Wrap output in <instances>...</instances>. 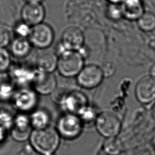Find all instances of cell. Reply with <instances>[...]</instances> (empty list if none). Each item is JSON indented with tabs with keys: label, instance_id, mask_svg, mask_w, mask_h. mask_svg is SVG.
I'll use <instances>...</instances> for the list:
<instances>
[{
	"label": "cell",
	"instance_id": "5b68a950",
	"mask_svg": "<svg viewBox=\"0 0 155 155\" xmlns=\"http://www.w3.org/2000/svg\"><path fill=\"white\" fill-rule=\"evenodd\" d=\"M84 45L85 36L83 32L79 28L69 27L63 32L61 40L54 51L59 56L67 51H78Z\"/></svg>",
	"mask_w": 155,
	"mask_h": 155
},
{
	"label": "cell",
	"instance_id": "cb8c5ba5",
	"mask_svg": "<svg viewBox=\"0 0 155 155\" xmlns=\"http://www.w3.org/2000/svg\"><path fill=\"white\" fill-rule=\"evenodd\" d=\"M14 116L9 112L4 109H0V126L8 130L12 127Z\"/></svg>",
	"mask_w": 155,
	"mask_h": 155
},
{
	"label": "cell",
	"instance_id": "603a6c76",
	"mask_svg": "<svg viewBox=\"0 0 155 155\" xmlns=\"http://www.w3.org/2000/svg\"><path fill=\"white\" fill-rule=\"evenodd\" d=\"M104 150L110 155H117L121 151V146L115 137L109 138L104 144Z\"/></svg>",
	"mask_w": 155,
	"mask_h": 155
},
{
	"label": "cell",
	"instance_id": "30bf717a",
	"mask_svg": "<svg viewBox=\"0 0 155 155\" xmlns=\"http://www.w3.org/2000/svg\"><path fill=\"white\" fill-rule=\"evenodd\" d=\"M32 88L41 95H49L58 86L56 76L54 73H46L35 69Z\"/></svg>",
	"mask_w": 155,
	"mask_h": 155
},
{
	"label": "cell",
	"instance_id": "2e32d148",
	"mask_svg": "<svg viewBox=\"0 0 155 155\" xmlns=\"http://www.w3.org/2000/svg\"><path fill=\"white\" fill-rule=\"evenodd\" d=\"M35 70L24 67H15L11 72V78L14 83L23 87L31 84L34 80Z\"/></svg>",
	"mask_w": 155,
	"mask_h": 155
},
{
	"label": "cell",
	"instance_id": "f1b7e54d",
	"mask_svg": "<svg viewBox=\"0 0 155 155\" xmlns=\"http://www.w3.org/2000/svg\"><path fill=\"white\" fill-rule=\"evenodd\" d=\"M15 155H36V150L30 144L23 145Z\"/></svg>",
	"mask_w": 155,
	"mask_h": 155
},
{
	"label": "cell",
	"instance_id": "1f68e13d",
	"mask_svg": "<svg viewBox=\"0 0 155 155\" xmlns=\"http://www.w3.org/2000/svg\"><path fill=\"white\" fill-rule=\"evenodd\" d=\"M27 3H41L42 0H26Z\"/></svg>",
	"mask_w": 155,
	"mask_h": 155
},
{
	"label": "cell",
	"instance_id": "ba28073f",
	"mask_svg": "<svg viewBox=\"0 0 155 155\" xmlns=\"http://www.w3.org/2000/svg\"><path fill=\"white\" fill-rule=\"evenodd\" d=\"M54 38L52 28L48 24L41 22L32 27L28 39L32 47L44 50L52 45Z\"/></svg>",
	"mask_w": 155,
	"mask_h": 155
},
{
	"label": "cell",
	"instance_id": "5bb4252c",
	"mask_svg": "<svg viewBox=\"0 0 155 155\" xmlns=\"http://www.w3.org/2000/svg\"><path fill=\"white\" fill-rule=\"evenodd\" d=\"M36 58V69L46 73H54L57 69L58 56L54 51L42 50Z\"/></svg>",
	"mask_w": 155,
	"mask_h": 155
},
{
	"label": "cell",
	"instance_id": "ac0fdd59",
	"mask_svg": "<svg viewBox=\"0 0 155 155\" xmlns=\"http://www.w3.org/2000/svg\"><path fill=\"white\" fill-rule=\"evenodd\" d=\"M120 6L122 15L127 19L138 20L143 15L140 0H124Z\"/></svg>",
	"mask_w": 155,
	"mask_h": 155
},
{
	"label": "cell",
	"instance_id": "83f0119b",
	"mask_svg": "<svg viewBox=\"0 0 155 155\" xmlns=\"http://www.w3.org/2000/svg\"><path fill=\"white\" fill-rule=\"evenodd\" d=\"M101 67L105 78L111 76L115 72V66L113 63L110 61H107Z\"/></svg>",
	"mask_w": 155,
	"mask_h": 155
},
{
	"label": "cell",
	"instance_id": "6da1fadb",
	"mask_svg": "<svg viewBox=\"0 0 155 155\" xmlns=\"http://www.w3.org/2000/svg\"><path fill=\"white\" fill-rule=\"evenodd\" d=\"M61 137L56 128L49 126L41 129L33 130L29 140L36 151L43 155H51L58 147Z\"/></svg>",
	"mask_w": 155,
	"mask_h": 155
},
{
	"label": "cell",
	"instance_id": "484cf974",
	"mask_svg": "<svg viewBox=\"0 0 155 155\" xmlns=\"http://www.w3.org/2000/svg\"><path fill=\"white\" fill-rule=\"evenodd\" d=\"M10 32L5 28L0 27V47H6L10 43Z\"/></svg>",
	"mask_w": 155,
	"mask_h": 155
},
{
	"label": "cell",
	"instance_id": "277c9868",
	"mask_svg": "<svg viewBox=\"0 0 155 155\" xmlns=\"http://www.w3.org/2000/svg\"><path fill=\"white\" fill-rule=\"evenodd\" d=\"M94 126L101 136L109 138L115 137L121 128V120L117 113L112 111L100 112Z\"/></svg>",
	"mask_w": 155,
	"mask_h": 155
},
{
	"label": "cell",
	"instance_id": "f546056e",
	"mask_svg": "<svg viewBox=\"0 0 155 155\" xmlns=\"http://www.w3.org/2000/svg\"><path fill=\"white\" fill-rule=\"evenodd\" d=\"M8 130L6 129L5 128L3 127L2 126H0V143H2L4 141L8 134Z\"/></svg>",
	"mask_w": 155,
	"mask_h": 155
},
{
	"label": "cell",
	"instance_id": "44dd1931",
	"mask_svg": "<svg viewBox=\"0 0 155 155\" xmlns=\"http://www.w3.org/2000/svg\"><path fill=\"white\" fill-rule=\"evenodd\" d=\"M10 54L5 47H0V74L4 73L10 68Z\"/></svg>",
	"mask_w": 155,
	"mask_h": 155
},
{
	"label": "cell",
	"instance_id": "8992f818",
	"mask_svg": "<svg viewBox=\"0 0 155 155\" xmlns=\"http://www.w3.org/2000/svg\"><path fill=\"white\" fill-rule=\"evenodd\" d=\"M75 78L81 88L92 90L100 86L105 77L101 66L91 64L84 65Z\"/></svg>",
	"mask_w": 155,
	"mask_h": 155
},
{
	"label": "cell",
	"instance_id": "d6986e66",
	"mask_svg": "<svg viewBox=\"0 0 155 155\" xmlns=\"http://www.w3.org/2000/svg\"><path fill=\"white\" fill-rule=\"evenodd\" d=\"M100 112L95 107L88 104L78 113L84 127H90L94 125Z\"/></svg>",
	"mask_w": 155,
	"mask_h": 155
},
{
	"label": "cell",
	"instance_id": "7c38bea8",
	"mask_svg": "<svg viewBox=\"0 0 155 155\" xmlns=\"http://www.w3.org/2000/svg\"><path fill=\"white\" fill-rule=\"evenodd\" d=\"M134 94L137 101L142 104H149L155 100V80L150 76H143L137 83Z\"/></svg>",
	"mask_w": 155,
	"mask_h": 155
},
{
	"label": "cell",
	"instance_id": "8fae6325",
	"mask_svg": "<svg viewBox=\"0 0 155 155\" xmlns=\"http://www.w3.org/2000/svg\"><path fill=\"white\" fill-rule=\"evenodd\" d=\"M11 136L17 142H24L29 139L33 129L30 121L29 115L27 113L19 112L14 116Z\"/></svg>",
	"mask_w": 155,
	"mask_h": 155
},
{
	"label": "cell",
	"instance_id": "4316f807",
	"mask_svg": "<svg viewBox=\"0 0 155 155\" xmlns=\"http://www.w3.org/2000/svg\"><path fill=\"white\" fill-rule=\"evenodd\" d=\"M109 13L110 16L112 19H119L122 16L121 6L115 3H112L110 6Z\"/></svg>",
	"mask_w": 155,
	"mask_h": 155
},
{
	"label": "cell",
	"instance_id": "836d02e7",
	"mask_svg": "<svg viewBox=\"0 0 155 155\" xmlns=\"http://www.w3.org/2000/svg\"><path fill=\"white\" fill-rule=\"evenodd\" d=\"M56 155V154H54V153H52V154H51V155Z\"/></svg>",
	"mask_w": 155,
	"mask_h": 155
},
{
	"label": "cell",
	"instance_id": "ffe728a7",
	"mask_svg": "<svg viewBox=\"0 0 155 155\" xmlns=\"http://www.w3.org/2000/svg\"><path fill=\"white\" fill-rule=\"evenodd\" d=\"M138 25L143 31H151L155 29V17L150 13L143 14L138 19Z\"/></svg>",
	"mask_w": 155,
	"mask_h": 155
},
{
	"label": "cell",
	"instance_id": "7402d4cb",
	"mask_svg": "<svg viewBox=\"0 0 155 155\" xmlns=\"http://www.w3.org/2000/svg\"><path fill=\"white\" fill-rule=\"evenodd\" d=\"M15 91V86L10 82L0 83V100L7 101L11 100Z\"/></svg>",
	"mask_w": 155,
	"mask_h": 155
},
{
	"label": "cell",
	"instance_id": "d4e9b609",
	"mask_svg": "<svg viewBox=\"0 0 155 155\" xmlns=\"http://www.w3.org/2000/svg\"><path fill=\"white\" fill-rule=\"evenodd\" d=\"M31 26L24 22L23 21L18 23L15 28V34L18 37L28 38L31 29Z\"/></svg>",
	"mask_w": 155,
	"mask_h": 155
},
{
	"label": "cell",
	"instance_id": "3957f363",
	"mask_svg": "<svg viewBox=\"0 0 155 155\" xmlns=\"http://www.w3.org/2000/svg\"><path fill=\"white\" fill-rule=\"evenodd\" d=\"M84 128L78 114L63 113L57 121L56 129L61 137L72 140L80 136Z\"/></svg>",
	"mask_w": 155,
	"mask_h": 155
},
{
	"label": "cell",
	"instance_id": "4dcf8cb0",
	"mask_svg": "<svg viewBox=\"0 0 155 155\" xmlns=\"http://www.w3.org/2000/svg\"><path fill=\"white\" fill-rule=\"evenodd\" d=\"M149 75L155 80V63H153L150 68Z\"/></svg>",
	"mask_w": 155,
	"mask_h": 155
},
{
	"label": "cell",
	"instance_id": "9c48e42d",
	"mask_svg": "<svg viewBox=\"0 0 155 155\" xmlns=\"http://www.w3.org/2000/svg\"><path fill=\"white\" fill-rule=\"evenodd\" d=\"M88 104L87 97L83 92L78 90H69L58 105L64 113L78 114Z\"/></svg>",
	"mask_w": 155,
	"mask_h": 155
},
{
	"label": "cell",
	"instance_id": "e0dca14e",
	"mask_svg": "<svg viewBox=\"0 0 155 155\" xmlns=\"http://www.w3.org/2000/svg\"><path fill=\"white\" fill-rule=\"evenodd\" d=\"M11 54L18 58L27 57L31 52L33 47L28 38L17 37L11 42Z\"/></svg>",
	"mask_w": 155,
	"mask_h": 155
},
{
	"label": "cell",
	"instance_id": "d6a6232c",
	"mask_svg": "<svg viewBox=\"0 0 155 155\" xmlns=\"http://www.w3.org/2000/svg\"><path fill=\"white\" fill-rule=\"evenodd\" d=\"M110 2H111L112 3H115V4H118L119 3H122L124 1V0H109Z\"/></svg>",
	"mask_w": 155,
	"mask_h": 155
},
{
	"label": "cell",
	"instance_id": "4fadbf2b",
	"mask_svg": "<svg viewBox=\"0 0 155 155\" xmlns=\"http://www.w3.org/2000/svg\"><path fill=\"white\" fill-rule=\"evenodd\" d=\"M45 16V11L41 3H27L21 10L22 21L31 27L42 22Z\"/></svg>",
	"mask_w": 155,
	"mask_h": 155
},
{
	"label": "cell",
	"instance_id": "52a82bcc",
	"mask_svg": "<svg viewBox=\"0 0 155 155\" xmlns=\"http://www.w3.org/2000/svg\"><path fill=\"white\" fill-rule=\"evenodd\" d=\"M11 101L19 112H31L38 105L39 94L33 88L23 87L15 92Z\"/></svg>",
	"mask_w": 155,
	"mask_h": 155
},
{
	"label": "cell",
	"instance_id": "7a4b0ae2",
	"mask_svg": "<svg viewBox=\"0 0 155 155\" xmlns=\"http://www.w3.org/2000/svg\"><path fill=\"white\" fill-rule=\"evenodd\" d=\"M85 65V59L77 51H67L59 55L57 71L63 78H76Z\"/></svg>",
	"mask_w": 155,
	"mask_h": 155
},
{
	"label": "cell",
	"instance_id": "9a60e30c",
	"mask_svg": "<svg viewBox=\"0 0 155 155\" xmlns=\"http://www.w3.org/2000/svg\"><path fill=\"white\" fill-rule=\"evenodd\" d=\"M30 113V121L33 130L41 129L49 126L51 114L47 110L36 108Z\"/></svg>",
	"mask_w": 155,
	"mask_h": 155
}]
</instances>
